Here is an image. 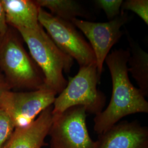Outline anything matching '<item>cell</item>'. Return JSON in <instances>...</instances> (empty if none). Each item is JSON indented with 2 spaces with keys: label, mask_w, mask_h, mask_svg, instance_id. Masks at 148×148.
Instances as JSON below:
<instances>
[{
  "label": "cell",
  "mask_w": 148,
  "mask_h": 148,
  "mask_svg": "<svg viewBox=\"0 0 148 148\" xmlns=\"http://www.w3.org/2000/svg\"><path fill=\"white\" fill-rule=\"evenodd\" d=\"M130 56L129 49H120L111 52L105 60L111 75L112 90L109 105L94 119V130L99 135L124 117L148 112L145 97L132 84L128 77L127 62Z\"/></svg>",
  "instance_id": "cell-1"
},
{
  "label": "cell",
  "mask_w": 148,
  "mask_h": 148,
  "mask_svg": "<svg viewBox=\"0 0 148 148\" xmlns=\"http://www.w3.org/2000/svg\"><path fill=\"white\" fill-rule=\"evenodd\" d=\"M17 32L41 70L44 86L57 95L60 93L68 83L63 73L70 71L74 59L57 47L40 23L34 29H21Z\"/></svg>",
  "instance_id": "cell-2"
},
{
  "label": "cell",
  "mask_w": 148,
  "mask_h": 148,
  "mask_svg": "<svg viewBox=\"0 0 148 148\" xmlns=\"http://www.w3.org/2000/svg\"><path fill=\"white\" fill-rule=\"evenodd\" d=\"M21 40L10 29L0 36V71L12 90L40 89L44 86V76Z\"/></svg>",
  "instance_id": "cell-3"
},
{
  "label": "cell",
  "mask_w": 148,
  "mask_h": 148,
  "mask_svg": "<svg viewBox=\"0 0 148 148\" xmlns=\"http://www.w3.org/2000/svg\"><path fill=\"white\" fill-rule=\"evenodd\" d=\"M101 77L96 63L79 67L75 76L69 77L67 85L53 104L52 114L62 113L71 107L82 106L87 112L99 114L103 110L106 97L97 88Z\"/></svg>",
  "instance_id": "cell-4"
},
{
  "label": "cell",
  "mask_w": 148,
  "mask_h": 148,
  "mask_svg": "<svg viewBox=\"0 0 148 148\" xmlns=\"http://www.w3.org/2000/svg\"><path fill=\"white\" fill-rule=\"evenodd\" d=\"M38 22L57 47L76 60L79 67L96 63L90 43L71 22L53 16L40 7Z\"/></svg>",
  "instance_id": "cell-5"
},
{
  "label": "cell",
  "mask_w": 148,
  "mask_h": 148,
  "mask_svg": "<svg viewBox=\"0 0 148 148\" xmlns=\"http://www.w3.org/2000/svg\"><path fill=\"white\" fill-rule=\"evenodd\" d=\"M87 111L84 106L71 107L53 115L49 129L50 148H99V142L90 138L86 124Z\"/></svg>",
  "instance_id": "cell-6"
},
{
  "label": "cell",
  "mask_w": 148,
  "mask_h": 148,
  "mask_svg": "<svg viewBox=\"0 0 148 148\" xmlns=\"http://www.w3.org/2000/svg\"><path fill=\"white\" fill-rule=\"evenodd\" d=\"M57 94L45 86L28 91L8 90L0 97V108L16 128L26 127L53 103Z\"/></svg>",
  "instance_id": "cell-7"
},
{
  "label": "cell",
  "mask_w": 148,
  "mask_h": 148,
  "mask_svg": "<svg viewBox=\"0 0 148 148\" xmlns=\"http://www.w3.org/2000/svg\"><path fill=\"white\" fill-rule=\"evenodd\" d=\"M130 19L128 13L121 11L115 18L105 23L92 22L79 18L71 22L88 39L95 55L97 72L100 77L106 57L111 48L121 38L123 34L121 29Z\"/></svg>",
  "instance_id": "cell-8"
},
{
  "label": "cell",
  "mask_w": 148,
  "mask_h": 148,
  "mask_svg": "<svg viewBox=\"0 0 148 148\" xmlns=\"http://www.w3.org/2000/svg\"><path fill=\"white\" fill-rule=\"evenodd\" d=\"M99 148H148V129L137 121L116 123L99 135Z\"/></svg>",
  "instance_id": "cell-9"
},
{
  "label": "cell",
  "mask_w": 148,
  "mask_h": 148,
  "mask_svg": "<svg viewBox=\"0 0 148 148\" xmlns=\"http://www.w3.org/2000/svg\"><path fill=\"white\" fill-rule=\"evenodd\" d=\"M52 110L53 105L29 125L16 128L2 148H42L52 123Z\"/></svg>",
  "instance_id": "cell-10"
},
{
  "label": "cell",
  "mask_w": 148,
  "mask_h": 148,
  "mask_svg": "<svg viewBox=\"0 0 148 148\" xmlns=\"http://www.w3.org/2000/svg\"><path fill=\"white\" fill-rule=\"evenodd\" d=\"M5 21L16 31L32 29L39 25L40 7L32 0H1Z\"/></svg>",
  "instance_id": "cell-11"
},
{
  "label": "cell",
  "mask_w": 148,
  "mask_h": 148,
  "mask_svg": "<svg viewBox=\"0 0 148 148\" xmlns=\"http://www.w3.org/2000/svg\"><path fill=\"white\" fill-rule=\"evenodd\" d=\"M130 48V56L127 64L130 68L128 71L137 82L139 90L144 97L148 95V54L138 43L126 34Z\"/></svg>",
  "instance_id": "cell-12"
},
{
  "label": "cell",
  "mask_w": 148,
  "mask_h": 148,
  "mask_svg": "<svg viewBox=\"0 0 148 148\" xmlns=\"http://www.w3.org/2000/svg\"><path fill=\"white\" fill-rule=\"evenodd\" d=\"M37 5L46 8L53 16L65 21L78 17L87 18V13L79 2L73 0H35Z\"/></svg>",
  "instance_id": "cell-13"
},
{
  "label": "cell",
  "mask_w": 148,
  "mask_h": 148,
  "mask_svg": "<svg viewBox=\"0 0 148 148\" xmlns=\"http://www.w3.org/2000/svg\"><path fill=\"white\" fill-rule=\"evenodd\" d=\"M131 11L134 12L148 25V0H127L123 1L121 11Z\"/></svg>",
  "instance_id": "cell-14"
},
{
  "label": "cell",
  "mask_w": 148,
  "mask_h": 148,
  "mask_svg": "<svg viewBox=\"0 0 148 148\" xmlns=\"http://www.w3.org/2000/svg\"><path fill=\"white\" fill-rule=\"evenodd\" d=\"M96 5L103 10L109 21L115 18L121 12L122 0H96Z\"/></svg>",
  "instance_id": "cell-15"
},
{
  "label": "cell",
  "mask_w": 148,
  "mask_h": 148,
  "mask_svg": "<svg viewBox=\"0 0 148 148\" xmlns=\"http://www.w3.org/2000/svg\"><path fill=\"white\" fill-rule=\"evenodd\" d=\"M14 129L9 117L0 108V148L3 147Z\"/></svg>",
  "instance_id": "cell-16"
},
{
  "label": "cell",
  "mask_w": 148,
  "mask_h": 148,
  "mask_svg": "<svg viewBox=\"0 0 148 148\" xmlns=\"http://www.w3.org/2000/svg\"><path fill=\"white\" fill-rule=\"evenodd\" d=\"M8 30L9 26L5 21V15L3 6L1 0H0V36H3Z\"/></svg>",
  "instance_id": "cell-17"
},
{
  "label": "cell",
  "mask_w": 148,
  "mask_h": 148,
  "mask_svg": "<svg viewBox=\"0 0 148 148\" xmlns=\"http://www.w3.org/2000/svg\"><path fill=\"white\" fill-rule=\"evenodd\" d=\"M11 87L7 83L4 75L0 71V97L5 92L10 90Z\"/></svg>",
  "instance_id": "cell-18"
}]
</instances>
